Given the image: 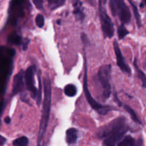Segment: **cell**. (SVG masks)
Instances as JSON below:
<instances>
[{"mask_svg": "<svg viewBox=\"0 0 146 146\" xmlns=\"http://www.w3.org/2000/svg\"><path fill=\"white\" fill-rule=\"evenodd\" d=\"M126 120L123 117L117 118L101 131V137L104 138V146H115L128 131Z\"/></svg>", "mask_w": 146, "mask_h": 146, "instance_id": "cell-1", "label": "cell"}, {"mask_svg": "<svg viewBox=\"0 0 146 146\" xmlns=\"http://www.w3.org/2000/svg\"><path fill=\"white\" fill-rule=\"evenodd\" d=\"M44 101L43 106L42 114H41V123H40L39 132H38V141H41L45 134L48 119L50 116V110H51V81L48 76L44 79Z\"/></svg>", "mask_w": 146, "mask_h": 146, "instance_id": "cell-2", "label": "cell"}, {"mask_svg": "<svg viewBox=\"0 0 146 146\" xmlns=\"http://www.w3.org/2000/svg\"><path fill=\"white\" fill-rule=\"evenodd\" d=\"M111 72V65H104L100 67L97 74L98 83L102 88L103 96L105 98H109L111 94V86L110 83Z\"/></svg>", "mask_w": 146, "mask_h": 146, "instance_id": "cell-3", "label": "cell"}, {"mask_svg": "<svg viewBox=\"0 0 146 146\" xmlns=\"http://www.w3.org/2000/svg\"><path fill=\"white\" fill-rule=\"evenodd\" d=\"M110 7L113 16H118L123 24H128L131 19V14L124 0H110Z\"/></svg>", "mask_w": 146, "mask_h": 146, "instance_id": "cell-4", "label": "cell"}, {"mask_svg": "<svg viewBox=\"0 0 146 146\" xmlns=\"http://www.w3.org/2000/svg\"><path fill=\"white\" fill-rule=\"evenodd\" d=\"M84 92H85L86 98L87 101H88V104L91 106L94 110L98 111L100 114L102 115H105V114L108 113L110 111H112L113 108H111V106H104L102 104H99L97 102L95 99L91 96V92L88 90V84H87V69H86V65H85V74H84Z\"/></svg>", "mask_w": 146, "mask_h": 146, "instance_id": "cell-5", "label": "cell"}, {"mask_svg": "<svg viewBox=\"0 0 146 146\" xmlns=\"http://www.w3.org/2000/svg\"><path fill=\"white\" fill-rule=\"evenodd\" d=\"M99 13L103 32L105 34L106 36L111 38L114 35L113 24L112 23L111 18L108 17L104 7H99Z\"/></svg>", "mask_w": 146, "mask_h": 146, "instance_id": "cell-6", "label": "cell"}, {"mask_svg": "<svg viewBox=\"0 0 146 146\" xmlns=\"http://www.w3.org/2000/svg\"><path fill=\"white\" fill-rule=\"evenodd\" d=\"M36 68L34 66H30L27 69L24 75L25 78V84L27 88L28 91L31 92V95L32 98L36 99L37 97V94H38V90L36 89V86L34 84V74H35Z\"/></svg>", "mask_w": 146, "mask_h": 146, "instance_id": "cell-7", "label": "cell"}, {"mask_svg": "<svg viewBox=\"0 0 146 146\" xmlns=\"http://www.w3.org/2000/svg\"><path fill=\"white\" fill-rule=\"evenodd\" d=\"M113 48L114 51H115V57H116L117 65H118V67L121 68V71L131 75V69L130 68V67L125 64V60H124L122 53H121V49H120L119 45H118V42H117V41H115V40L113 41Z\"/></svg>", "mask_w": 146, "mask_h": 146, "instance_id": "cell-8", "label": "cell"}, {"mask_svg": "<svg viewBox=\"0 0 146 146\" xmlns=\"http://www.w3.org/2000/svg\"><path fill=\"white\" fill-rule=\"evenodd\" d=\"M24 72L22 71L17 74L14 76V81H13V88L12 94L13 95L19 94L23 91L24 88Z\"/></svg>", "mask_w": 146, "mask_h": 146, "instance_id": "cell-9", "label": "cell"}, {"mask_svg": "<svg viewBox=\"0 0 146 146\" xmlns=\"http://www.w3.org/2000/svg\"><path fill=\"white\" fill-rule=\"evenodd\" d=\"M141 141H136L134 140L133 138H132L130 135L125 137L119 144L117 146H141Z\"/></svg>", "mask_w": 146, "mask_h": 146, "instance_id": "cell-10", "label": "cell"}, {"mask_svg": "<svg viewBox=\"0 0 146 146\" xmlns=\"http://www.w3.org/2000/svg\"><path fill=\"white\" fill-rule=\"evenodd\" d=\"M77 140V131L75 128H69L66 131V142L68 144L75 143Z\"/></svg>", "mask_w": 146, "mask_h": 146, "instance_id": "cell-11", "label": "cell"}, {"mask_svg": "<svg viewBox=\"0 0 146 146\" xmlns=\"http://www.w3.org/2000/svg\"><path fill=\"white\" fill-rule=\"evenodd\" d=\"M64 94L69 97H74L77 94V88L74 84H68L64 88Z\"/></svg>", "mask_w": 146, "mask_h": 146, "instance_id": "cell-12", "label": "cell"}, {"mask_svg": "<svg viewBox=\"0 0 146 146\" xmlns=\"http://www.w3.org/2000/svg\"><path fill=\"white\" fill-rule=\"evenodd\" d=\"M66 0H48V7L51 10L56 9L64 5Z\"/></svg>", "mask_w": 146, "mask_h": 146, "instance_id": "cell-13", "label": "cell"}, {"mask_svg": "<svg viewBox=\"0 0 146 146\" xmlns=\"http://www.w3.org/2000/svg\"><path fill=\"white\" fill-rule=\"evenodd\" d=\"M29 144V140L27 137L22 136L17 138L13 142L14 146H27Z\"/></svg>", "mask_w": 146, "mask_h": 146, "instance_id": "cell-14", "label": "cell"}, {"mask_svg": "<svg viewBox=\"0 0 146 146\" xmlns=\"http://www.w3.org/2000/svg\"><path fill=\"white\" fill-rule=\"evenodd\" d=\"M124 108H125V111H126L127 112L130 114V115L131 116V118H132V119L135 122L138 123H140V124L141 123V121L139 120L138 117L137 116V115H136V113H135V111H134L131 108V107L128 106H127V105H124Z\"/></svg>", "mask_w": 146, "mask_h": 146, "instance_id": "cell-15", "label": "cell"}, {"mask_svg": "<svg viewBox=\"0 0 146 146\" xmlns=\"http://www.w3.org/2000/svg\"><path fill=\"white\" fill-rule=\"evenodd\" d=\"M130 2V4H131L133 7V13H134V15H135V18L136 19V22L137 24H138V27H141V17H140V14L138 12V8L136 7V6L133 3V1L131 0H128Z\"/></svg>", "mask_w": 146, "mask_h": 146, "instance_id": "cell-16", "label": "cell"}, {"mask_svg": "<svg viewBox=\"0 0 146 146\" xmlns=\"http://www.w3.org/2000/svg\"><path fill=\"white\" fill-rule=\"evenodd\" d=\"M129 34V31L125 29V27H124V24H121L118 29V35L119 39H123V38H125L128 34Z\"/></svg>", "mask_w": 146, "mask_h": 146, "instance_id": "cell-17", "label": "cell"}, {"mask_svg": "<svg viewBox=\"0 0 146 146\" xmlns=\"http://www.w3.org/2000/svg\"><path fill=\"white\" fill-rule=\"evenodd\" d=\"M9 41L15 45H19L21 43V37L18 34H13L9 36Z\"/></svg>", "mask_w": 146, "mask_h": 146, "instance_id": "cell-18", "label": "cell"}, {"mask_svg": "<svg viewBox=\"0 0 146 146\" xmlns=\"http://www.w3.org/2000/svg\"><path fill=\"white\" fill-rule=\"evenodd\" d=\"M134 66H135L137 72H138V76L139 77V78L141 80V81H142L143 86L144 87H146V76L145 74H144L141 70L139 69L138 66L136 65V62H135H135H134Z\"/></svg>", "mask_w": 146, "mask_h": 146, "instance_id": "cell-19", "label": "cell"}, {"mask_svg": "<svg viewBox=\"0 0 146 146\" xmlns=\"http://www.w3.org/2000/svg\"><path fill=\"white\" fill-rule=\"evenodd\" d=\"M36 24L37 27L39 28H42L44 25V18L42 16V14H38L36 17Z\"/></svg>", "mask_w": 146, "mask_h": 146, "instance_id": "cell-20", "label": "cell"}, {"mask_svg": "<svg viewBox=\"0 0 146 146\" xmlns=\"http://www.w3.org/2000/svg\"><path fill=\"white\" fill-rule=\"evenodd\" d=\"M34 5L38 9H41L44 6V0H32Z\"/></svg>", "mask_w": 146, "mask_h": 146, "instance_id": "cell-21", "label": "cell"}, {"mask_svg": "<svg viewBox=\"0 0 146 146\" xmlns=\"http://www.w3.org/2000/svg\"><path fill=\"white\" fill-rule=\"evenodd\" d=\"M74 9L81 7V3H80L79 0H74Z\"/></svg>", "mask_w": 146, "mask_h": 146, "instance_id": "cell-22", "label": "cell"}, {"mask_svg": "<svg viewBox=\"0 0 146 146\" xmlns=\"http://www.w3.org/2000/svg\"><path fill=\"white\" fill-rule=\"evenodd\" d=\"M6 142V139L4 138V137H2L1 135H0V146L1 145H3L4 143H5Z\"/></svg>", "mask_w": 146, "mask_h": 146, "instance_id": "cell-23", "label": "cell"}, {"mask_svg": "<svg viewBox=\"0 0 146 146\" xmlns=\"http://www.w3.org/2000/svg\"><path fill=\"white\" fill-rule=\"evenodd\" d=\"M107 0H99V7H104L106 3Z\"/></svg>", "mask_w": 146, "mask_h": 146, "instance_id": "cell-24", "label": "cell"}, {"mask_svg": "<svg viewBox=\"0 0 146 146\" xmlns=\"http://www.w3.org/2000/svg\"><path fill=\"white\" fill-rule=\"evenodd\" d=\"M4 122H5L7 124L10 123V122H11V119H10L9 117V116L6 117V118H4Z\"/></svg>", "mask_w": 146, "mask_h": 146, "instance_id": "cell-25", "label": "cell"}, {"mask_svg": "<svg viewBox=\"0 0 146 146\" xmlns=\"http://www.w3.org/2000/svg\"><path fill=\"white\" fill-rule=\"evenodd\" d=\"M143 5H144V6L146 5V0H144L142 4H141V7H143Z\"/></svg>", "mask_w": 146, "mask_h": 146, "instance_id": "cell-26", "label": "cell"}, {"mask_svg": "<svg viewBox=\"0 0 146 146\" xmlns=\"http://www.w3.org/2000/svg\"><path fill=\"white\" fill-rule=\"evenodd\" d=\"M39 146H40V145H39Z\"/></svg>", "mask_w": 146, "mask_h": 146, "instance_id": "cell-27", "label": "cell"}]
</instances>
